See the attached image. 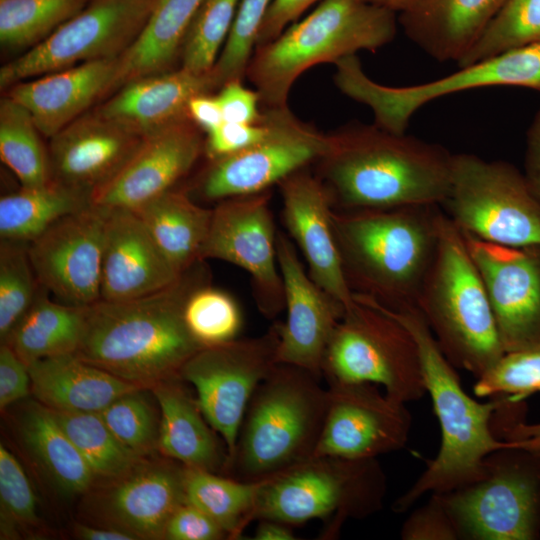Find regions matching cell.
<instances>
[{
    "label": "cell",
    "instance_id": "cell-25",
    "mask_svg": "<svg viewBox=\"0 0 540 540\" xmlns=\"http://www.w3.org/2000/svg\"><path fill=\"white\" fill-rule=\"evenodd\" d=\"M101 299L118 301L161 291L180 277L140 217L107 209Z\"/></svg>",
    "mask_w": 540,
    "mask_h": 540
},
{
    "label": "cell",
    "instance_id": "cell-33",
    "mask_svg": "<svg viewBox=\"0 0 540 540\" xmlns=\"http://www.w3.org/2000/svg\"><path fill=\"white\" fill-rule=\"evenodd\" d=\"M203 1L156 0L142 30L120 56L118 87L172 64Z\"/></svg>",
    "mask_w": 540,
    "mask_h": 540
},
{
    "label": "cell",
    "instance_id": "cell-39",
    "mask_svg": "<svg viewBox=\"0 0 540 540\" xmlns=\"http://www.w3.org/2000/svg\"><path fill=\"white\" fill-rule=\"evenodd\" d=\"M89 0H0V43L5 49H31Z\"/></svg>",
    "mask_w": 540,
    "mask_h": 540
},
{
    "label": "cell",
    "instance_id": "cell-46",
    "mask_svg": "<svg viewBox=\"0 0 540 540\" xmlns=\"http://www.w3.org/2000/svg\"><path fill=\"white\" fill-rule=\"evenodd\" d=\"M478 397L509 396L522 401L540 393V348L505 352L474 385Z\"/></svg>",
    "mask_w": 540,
    "mask_h": 540
},
{
    "label": "cell",
    "instance_id": "cell-22",
    "mask_svg": "<svg viewBox=\"0 0 540 540\" xmlns=\"http://www.w3.org/2000/svg\"><path fill=\"white\" fill-rule=\"evenodd\" d=\"M188 119L144 137L123 168L93 193L92 203L105 209L135 210L172 190L204 148Z\"/></svg>",
    "mask_w": 540,
    "mask_h": 540
},
{
    "label": "cell",
    "instance_id": "cell-8",
    "mask_svg": "<svg viewBox=\"0 0 540 540\" xmlns=\"http://www.w3.org/2000/svg\"><path fill=\"white\" fill-rule=\"evenodd\" d=\"M386 476L377 458L314 456L261 482L254 520L271 519L290 526L319 519L320 539L339 536L343 524L380 511Z\"/></svg>",
    "mask_w": 540,
    "mask_h": 540
},
{
    "label": "cell",
    "instance_id": "cell-18",
    "mask_svg": "<svg viewBox=\"0 0 540 540\" xmlns=\"http://www.w3.org/2000/svg\"><path fill=\"white\" fill-rule=\"evenodd\" d=\"M327 410L314 456L371 459L408 442L411 414L406 404L366 382L327 384Z\"/></svg>",
    "mask_w": 540,
    "mask_h": 540
},
{
    "label": "cell",
    "instance_id": "cell-13",
    "mask_svg": "<svg viewBox=\"0 0 540 540\" xmlns=\"http://www.w3.org/2000/svg\"><path fill=\"white\" fill-rule=\"evenodd\" d=\"M281 323L262 335L206 346L180 370L179 377L196 391L197 403L232 457L249 402L278 363ZM226 462V464H227Z\"/></svg>",
    "mask_w": 540,
    "mask_h": 540
},
{
    "label": "cell",
    "instance_id": "cell-34",
    "mask_svg": "<svg viewBox=\"0 0 540 540\" xmlns=\"http://www.w3.org/2000/svg\"><path fill=\"white\" fill-rule=\"evenodd\" d=\"M47 292L41 286L27 313L3 342L26 365L46 357L74 354L81 341L86 307L54 302Z\"/></svg>",
    "mask_w": 540,
    "mask_h": 540
},
{
    "label": "cell",
    "instance_id": "cell-50",
    "mask_svg": "<svg viewBox=\"0 0 540 540\" xmlns=\"http://www.w3.org/2000/svg\"><path fill=\"white\" fill-rule=\"evenodd\" d=\"M167 540L229 539L226 531L195 505L185 501L170 517L164 533Z\"/></svg>",
    "mask_w": 540,
    "mask_h": 540
},
{
    "label": "cell",
    "instance_id": "cell-40",
    "mask_svg": "<svg viewBox=\"0 0 540 540\" xmlns=\"http://www.w3.org/2000/svg\"><path fill=\"white\" fill-rule=\"evenodd\" d=\"M537 43H540V0H506L457 65L466 66Z\"/></svg>",
    "mask_w": 540,
    "mask_h": 540
},
{
    "label": "cell",
    "instance_id": "cell-51",
    "mask_svg": "<svg viewBox=\"0 0 540 540\" xmlns=\"http://www.w3.org/2000/svg\"><path fill=\"white\" fill-rule=\"evenodd\" d=\"M224 122L251 124L261 120L256 90L244 86L241 79H234L221 86L216 96Z\"/></svg>",
    "mask_w": 540,
    "mask_h": 540
},
{
    "label": "cell",
    "instance_id": "cell-16",
    "mask_svg": "<svg viewBox=\"0 0 540 540\" xmlns=\"http://www.w3.org/2000/svg\"><path fill=\"white\" fill-rule=\"evenodd\" d=\"M267 136L235 154L211 161L199 183V194L209 201L266 191L292 173L318 161L326 152L329 135L302 124L287 107L265 112Z\"/></svg>",
    "mask_w": 540,
    "mask_h": 540
},
{
    "label": "cell",
    "instance_id": "cell-44",
    "mask_svg": "<svg viewBox=\"0 0 540 540\" xmlns=\"http://www.w3.org/2000/svg\"><path fill=\"white\" fill-rule=\"evenodd\" d=\"M184 319L190 333L203 347L236 339L243 322L236 300L229 293L210 286L209 282L189 295Z\"/></svg>",
    "mask_w": 540,
    "mask_h": 540
},
{
    "label": "cell",
    "instance_id": "cell-27",
    "mask_svg": "<svg viewBox=\"0 0 540 540\" xmlns=\"http://www.w3.org/2000/svg\"><path fill=\"white\" fill-rule=\"evenodd\" d=\"M120 87L95 111L144 138L189 118L190 100L217 85L212 71L198 74L181 67L136 78Z\"/></svg>",
    "mask_w": 540,
    "mask_h": 540
},
{
    "label": "cell",
    "instance_id": "cell-30",
    "mask_svg": "<svg viewBox=\"0 0 540 540\" xmlns=\"http://www.w3.org/2000/svg\"><path fill=\"white\" fill-rule=\"evenodd\" d=\"M31 392L53 411L101 412L121 395L143 388L91 365L75 354L51 356L27 365Z\"/></svg>",
    "mask_w": 540,
    "mask_h": 540
},
{
    "label": "cell",
    "instance_id": "cell-38",
    "mask_svg": "<svg viewBox=\"0 0 540 540\" xmlns=\"http://www.w3.org/2000/svg\"><path fill=\"white\" fill-rule=\"evenodd\" d=\"M50 411L95 477L106 480L119 477L144 458L114 435L99 412Z\"/></svg>",
    "mask_w": 540,
    "mask_h": 540
},
{
    "label": "cell",
    "instance_id": "cell-54",
    "mask_svg": "<svg viewBox=\"0 0 540 540\" xmlns=\"http://www.w3.org/2000/svg\"><path fill=\"white\" fill-rule=\"evenodd\" d=\"M524 176L540 199V108L527 131Z\"/></svg>",
    "mask_w": 540,
    "mask_h": 540
},
{
    "label": "cell",
    "instance_id": "cell-23",
    "mask_svg": "<svg viewBox=\"0 0 540 540\" xmlns=\"http://www.w3.org/2000/svg\"><path fill=\"white\" fill-rule=\"evenodd\" d=\"M282 217L313 281L346 309L354 304L331 221L329 194L317 175L300 169L279 183Z\"/></svg>",
    "mask_w": 540,
    "mask_h": 540
},
{
    "label": "cell",
    "instance_id": "cell-20",
    "mask_svg": "<svg viewBox=\"0 0 540 540\" xmlns=\"http://www.w3.org/2000/svg\"><path fill=\"white\" fill-rule=\"evenodd\" d=\"M276 251L287 312L281 323L277 361L322 378L325 350L346 308L313 281L295 245L282 231H277Z\"/></svg>",
    "mask_w": 540,
    "mask_h": 540
},
{
    "label": "cell",
    "instance_id": "cell-52",
    "mask_svg": "<svg viewBox=\"0 0 540 540\" xmlns=\"http://www.w3.org/2000/svg\"><path fill=\"white\" fill-rule=\"evenodd\" d=\"M31 391L27 365L6 343L0 345V407L25 398Z\"/></svg>",
    "mask_w": 540,
    "mask_h": 540
},
{
    "label": "cell",
    "instance_id": "cell-58",
    "mask_svg": "<svg viewBox=\"0 0 540 540\" xmlns=\"http://www.w3.org/2000/svg\"><path fill=\"white\" fill-rule=\"evenodd\" d=\"M255 540H295L292 526L280 521L261 519L255 530Z\"/></svg>",
    "mask_w": 540,
    "mask_h": 540
},
{
    "label": "cell",
    "instance_id": "cell-14",
    "mask_svg": "<svg viewBox=\"0 0 540 540\" xmlns=\"http://www.w3.org/2000/svg\"><path fill=\"white\" fill-rule=\"evenodd\" d=\"M156 0H90L42 42L0 69L10 88L84 62L121 56L145 25Z\"/></svg>",
    "mask_w": 540,
    "mask_h": 540
},
{
    "label": "cell",
    "instance_id": "cell-41",
    "mask_svg": "<svg viewBox=\"0 0 540 540\" xmlns=\"http://www.w3.org/2000/svg\"><path fill=\"white\" fill-rule=\"evenodd\" d=\"M41 285L28 254V244L0 243V339L5 342L35 301Z\"/></svg>",
    "mask_w": 540,
    "mask_h": 540
},
{
    "label": "cell",
    "instance_id": "cell-43",
    "mask_svg": "<svg viewBox=\"0 0 540 540\" xmlns=\"http://www.w3.org/2000/svg\"><path fill=\"white\" fill-rule=\"evenodd\" d=\"M150 388L127 392L99 414L114 435L130 450L142 457L158 450L160 409L148 396Z\"/></svg>",
    "mask_w": 540,
    "mask_h": 540
},
{
    "label": "cell",
    "instance_id": "cell-12",
    "mask_svg": "<svg viewBox=\"0 0 540 540\" xmlns=\"http://www.w3.org/2000/svg\"><path fill=\"white\" fill-rule=\"evenodd\" d=\"M334 82L352 100L366 105L374 123L393 133H406L413 115L435 99L461 91L518 86L540 92V43L510 50L461 66L436 80L409 86H387L372 80L357 55L334 63Z\"/></svg>",
    "mask_w": 540,
    "mask_h": 540
},
{
    "label": "cell",
    "instance_id": "cell-2",
    "mask_svg": "<svg viewBox=\"0 0 540 540\" xmlns=\"http://www.w3.org/2000/svg\"><path fill=\"white\" fill-rule=\"evenodd\" d=\"M452 156L439 144L358 124L329 135L318 178L336 210L441 206Z\"/></svg>",
    "mask_w": 540,
    "mask_h": 540
},
{
    "label": "cell",
    "instance_id": "cell-26",
    "mask_svg": "<svg viewBox=\"0 0 540 540\" xmlns=\"http://www.w3.org/2000/svg\"><path fill=\"white\" fill-rule=\"evenodd\" d=\"M120 56L84 62L21 81L7 95L32 115L42 135L51 138L118 87Z\"/></svg>",
    "mask_w": 540,
    "mask_h": 540
},
{
    "label": "cell",
    "instance_id": "cell-49",
    "mask_svg": "<svg viewBox=\"0 0 540 540\" xmlns=\"http://www.w3.org/2000/svg\"><path fill=\"white\" fill-rule=\"evenodd\" d=\"M270 126L266 114L257 123L223 122L207 132L204 150L211 161L240 152L263 140Z\"/></svg>",
    "mask_w": 540,
    "mask_h": 540
},
{
    "label": "cell",
    "instance_id": "cell-7",
    "mask_svg": "<svg viewBox=\"0 0 540 540\" xmlns=\"http://www.w3.org/2000/svg\"><path fill=\"white\" fill-rule=\"evenodd\" d=\"M416 308L455 368L478 378L505 353L464 235L444 211L436 255Z\"/></svg>",
    "mask_w": 540,
    "mask_h": 540
},
{
    "label": "cell",
    "instance_id": "cell-24",
    "mask_svg": "<svg viewBox=\"0 0 540 540\" xmlns=\"http://www.w3.org/2000/svg\"><path fill=\"white\" fill-rule=\"evenodd\" d=\"M142 141L96 111L85 113L50 138L52 180L92 196L123 168Z\"/></svg>",
    "mask_w": 540,
    "mask_h": 540
},
{
    "label": "cell",
    "instance_id": "cell-32",
    "mask_svg": "<svg viewBox=\"0 0 540 540\" xmlns=\"http://www.w3.org/2000/svg\"><path fill=\"white\" fill-rule=\"evenodd\" d=\"M19 432L28 452L60 493L74 496L92 488L94 473L48 408L39 402L28 405Z\"/></svg>",
    "mask_w": 540,
    "mask_h": 540
},
{
    "label": "cell",
    "instance_id": "cell-19",
    "mask_svg": "<svg viewBox=\"0 0 540 540\" xmlns=\"http://www.w3.org/2000/svg\"><path fill=\"white\" fill-rule=\"evenodd\" d=\"M463 235L504 351L540 348V246H503Z\"/></svg>",
    "mask_w": 540,
    "mask_h": 540
},
{
    "label": "cell",
    "instance_id": "cell-31",
    "mask_svg": "<svg viewBox=\"0 0 540 540\" xmlns=\"http://www.w3.org/2000/svg\"><path fill=\"white\" fill-rule=\"evenodd\" d=\"M133 211L179 273L201 261L200 251L209 231L212 209L172 189Z\"/></svg>",
    "mask_w": 540,
    "mask_h": 540
},
{
    "label": "cell",
    "instance_id": "cell-57",
    "mask_svg": "<svg viewBox=\"0 0 540 540\" xmlns=\"http://www.w3.org/2000/svg\"><path fill=\"white\" fill-rule=\"evenodd\" d=\"M75 535L84 540H136L131 533L112 526L77 524Z\"/></svg>",
    "mask_w": 540,
    "mask_h": 540
},
{
    "label": "cell",
    "instance_id": "cell-21",
    "mask_svg": "<svg viewBox=\"0 0 540 540\" xmlns=\"http://www.w3.org/2000/svg\"><path fill=\"white\" fill-rule=\"evenodd\" d=\"M185 466L163 456L142 458L126 473L109 479L93 500V511L103 525L136 539H164L166 525L185 500Z\"/></svg>",
    "mask_w": 540,
    "mask_h": 540
},
{
    "label": "cell",
    "instance_id": "cell-15",
    "mask_svg": "<svg viewBox=\"0 0 540 540\" xmlns=\"http://www.w3.org/2000/svg\"><path fill=\"white\" fill-rule=\"evenodd\" d=\"M270 199L264 191L219 201L212 208L199 258L222 260L245 270L259 312L273 320L285 309V295Z\"/></svg>",
    "mask_w": 540,
    "mask_h": 540
},
{
    "label": "cell",
    "instance_id": "cell-59",
    "mask_svg": "<svg viewBox=\"0 0 540 540\" xmlns=\"http://www.w3.org/2000/svg\"><path fill=\"white\" fill-rule=\"evenodd\" d=\"M370 4L402 14L417 6L422 0H363Z\"/></svg>",
    "mask_w": 540,
    "mask_h": 540
},
{
    "label": "cell",
    "instance_id": "cell-5",
    "mask_svg": "<svg viewBox=\"0 0 540 540\" xmlns=\"http://www.w3.org/2000/svg\"><path fill=\"white\" fill-rule=\"evenodd\" d=\"M320 379L277 363L249 402L224 475L261 482L313 457L327 410Z\"/></svg>",
    "mask_w": 540,
    "mask_h": 540
},
{
    "label": "cell",
    "instance_id": "cell-10",
    "mask_svg": "<svg viewBox=\"0 0 540 540\" xmlns=\"http://www.w3.org/2000/svg\"><path fill=\"white\" fill-rule=\"evenodd\" d=\"M441 208L463 234L481 241L540 246V199L524 173L506 161L453 154Z\"/></svg>",
    "mask_w": 540,
    "mask_h": 540
},
{
    "label": "cell",
    "instance_id": "cell-9",
    "mask_svg": "<svg viewBox=\"0 0 540 540\" xmlns=\"http://www.w3.org/2000/svg\"><path fill=\"white\" fill-rule=\"evenodd\" d=\"M354 300L325 350L321 368L324 380L327 384L382 385L389 398L405 404L422 398L426 389L412 334L378 307Z\"/></svg>",
    "mask_w": 540,
    "mask_h": 540
},
{
    "label": "cell",
    "instance_id": "cell-35",
    "mask_svg": "<svg viewBox=\"0 0 540 540\" xmlns=\"http://www.w3.org/2000/svg\"><path fill=\"white\" fill-rule=\"evenodd\" d=\"M92 204L91 194L52 180L0 199L1 240L29 244L52 224Z\"/></svg>",
    "mask_w": 540,
    "mask_h": 540
},
{
    "label": "cell",
    "instance_id": "cell-28",
    "mask_svg": "<svg viewBox=\"0 0 540 540\" xmlns=\"http://www.w3.org/2000/svg\"><path fill=\"white\" fill-rule=\"evenodd\" d=\"M180 377L152 388L160 409L158 451L186 467L223 472L228 452Z\"/></svg>",
    "mask_w": 540,
    "mask_h": 540
},
{
    "label": "cell",
    "instance_id": "cell-6",
    "mask_svg": "<svg viewBox=\"0 0 540 540\" xmlns=\"http://www.w3.org/2000/svg\"><path fill=\"white\" fill-rule=\"evenodd\" d=\"M395 12L363 0H323L305 18L257 47L246 70L269 108L287 107L295 81L321 63L376 51L397 32Z\"/></svg>",
    "mask_w": 540,
    "mask_h": 540
},
{
    "label": "cell",
    "instance_id": "cell-36",
    "mask_svg": "<svg viewBox=\"0 0 540 540\" xmlns=\"http://www.w3.org/2000/svg\"><path fill=\"white\" fill-rule=\"evenodd\" d=\"M261 482L241 481L185 466V500L215 520L229 539H240L254 521Z\"/></svg>",
    "mask_w": 540,
    "mask_h": 540
},
{
    "label": "cell",
    "instance_id": "cell-29",
    "mask_svg": "<svg viewBox=\"0 0 540 540\" xmlns=\"http://www.w3.org/2000/svg\"><path fill=\"white\" fill-rule=\"evenodd\" d=\"M506 0H422L400 14L406 36L439 62L456 63Z\"/></svg>",
    "mask_w": 540,
    "mask_h": 540
},
{
    "label": "cell",
    "instance_id": "cell-48",
    "mask_svg": "<svg viewBox=\"0 0 540 540\" xmlns=\"http://www.w3.org/2000/svg\"><path fill=\"white\" fill-rule=\"evenodd\" d=\"M403 540H459L454 520L439 493L414 510L402 525Z\"/></svg>",
    "mask_w": 540,
    "mask_h": 540
},
{
    "label": "cell",
    "instance_id": "cell-4",
    "mask_svg": "<svg viewBox=\"0 0 540 540\" xmlns=\"http://www.w3.org/2000/svg\"><path fill=\"white\" fill-rule=\"evenodd\" d=\"M361 299L398 320L414 337L426 393L440 425L441 443L436 457L393 503V510L402 513L426 494L447 492L473 482L481 476L485 458L511 442L499 439L492 426L502 396L479 402L465 392L455 367L441 351L417 308L394 311L367 297Z\"/></svg>",
    "mask_w": 540,
    "mask_h": 540
},
{
    "label": "cell",
    "instance_id": "cell-47",
    "mask_svg": "<svg viewBox=\"0 0 540 540\" xmlns=\"http://www.w3.org/2000/svg\"><path fill=\"white\" fill-rule=\"evenodd\" d=\"M0 500L5 534L16 523H36V500L30 482L16 457L3 444L0 445Z\"/></svg>",
    "mask_w": 540,
    "mask_h": 540
},
{
    "label": "cell",
    "instance_id": "cell-37",
    "mask_svg": "<svg viewBox=\"0 0 540 540\" xmlns=\"http://www.w3.org/2000/svg\"><path fill=\"white\" fill-rule=\"evenodd\" d=\"M30 112L8 95L0 101V157L21 186L37 187L52 181L45 149Z\"/></svg>",
    "mask_w": 540,
    "mask_h": 540
},
{
    "label": "cell",
    "instance_id": "cell-56",
    "mask_svg": "<svg viewBox=\"0 0 540 540\" xmlns=\"http://www.w3.org/2000/svg\"><path fill=\"white\" fill-rule=\"evenodd\" d=\"M189 118L206 133L224 122L216 96L200 94L193 97L187 108Z\"/></svg>",
    "mask_w": 540,
    "mask_h": 540
},
{
    "label": "cell",
    "instance_id": "cell-3",
    "mask_svg": "<svg viewBox=\"0 0 540 540\" xmlns=\"http://www.w3.org/2000/svg\"><path fill=\"white\" fill-rule=\"evenodd\" d=\"M442 214L440 205L429 204L332 209L333 232L353 295L389 310L416 308L436 255Z\"/></svg>",
    "mask_w": 540,
    "mask_h": 540
},
{
    "label": "cell",
    "instance_id": "cell-45",
    "mask_svg": "<svg viewBox=\"0 0 540 540\" xmlns=\"http://www.w3.org/2000/svg\"><path fill=\"white\" fill-rule=\"evenodd\" d=\"M273 0H240L228 38L212 69L217 86L241 79L256 48L262 22Z\"/></svg>",
    "mask_w": 540,
    "mask_h": 540
},
{
    "label": "cell",
    "instance_id": "cell-53",
    "mask_svg": "<svg viewBox=\"0 0 540 540\" xmlns=\"http://www.w3.org/2000/svg\"><path fill=\"white\" fill-rule=\"evenodd\" d=\"M319 1L323 0H273L260 27L256 48L274 40Z\"/></svg>",
    "mask_w": 540,
    "mask_h": 540
},
{
    "label": "cell",
    "instance_id": "cell-42",
    "mask_svg": "<svg viewBox=\"0 0 540 540\" xmlns=\"http://www.w3.org/2000/svg\"><path fill=\"white\" fill-rule=\"evenodd\" d=\"M240 0H204L184 38L182 68L210 73L232 28Z\"/></svg>",
    "mask_w": 540,
    "mask_h": 540
},
{
    "label": "cell",
    "instance_id": "cell-1",
    "mask_svg": "<svg viewBox=\"0 0 540 540\" xmlns=\"http://www.w3.org/2000/svg\"><path fill=\"white\" fill-rule=\"evenodd\" d=\"M209 282L196 262L169 287L139 298L100 299L85 308L84 329L74 353L83 361L143 388L179 377L203 346L184 319L189 295Z\"/></svg>",
    "mask_w": 540,
    "mask_h": 540
},
{
    "label": "cell",
    "instance_id": "cell-11",
    "mask_svg": "<svg viewBox=\"0 0 540 540\" xmlns=\"http://www.w3.org/2000/svg\"><path fill=\"white\" fill-rule=\"evenodd\" d=\"M439 494L459 540L540 537V455L512 442L485 458L479 478Z\"/></svg>",
    "mask_w": 540,
    "mask_h": 540
},
{
    "label": "cell",
    "instance_id": "cell-17",
    "mask_svg": "<svg viewBox=\"0 0 540 540\" xmlns=\"http://www.w3.org/2000/svg\"><path fill=\"white\" fill-rule=\"evenodd\" d=\"M108 210L91 204L56 221L28 244L42 287L64 304L87 307L101 299Z\"/></svg>",
    "mask_w": 540,
    "mask_h": 540
},
{
    "label": "cell",
    "instance_id": "cell-55",
    "mask_svg": "<svg viewBox=\"0 0 540 540\" xmlns=\"http://www.w3.org/2000/svg\"><path fill=\"white\" fill-rule=\"evenodd\" d=\"M499 436L502 440L512 442L515 447L540 455V423L527 424L523 419L516 418L500 429Z\"/></svg>",
    "mask_w": 540,
    "mask_h": 540
}]
</instances>
